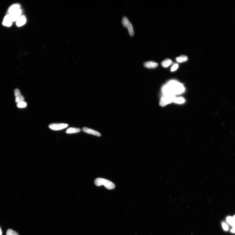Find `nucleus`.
I'll return each instance as SVG.
<instances>
[{"label":"nucleus","mask_w":235,"mask_h":235,"mask_svg":"<svg viewBox=\"0 0 235 235\" xmlns=\"http://www.w3.org/2000/svg\"><path fill=\"white\" fill-rule=\"evenodd\" d=\"M162 91L164 97H175L176 94H180L184 92L185 88L181 83L172 81L163 87Z\"/></svg>","instance_id":"1"},{"label":"nucleus","mask_w":235,"mask_h":235,"mask_svg":"<svg viewBox=\"0 0 235 235\" xmlns=\"http://www.w3.org/2000/svg\"><path fill=\"white\" fill-rule=\"evenodd\" d=\"M94 182L97 186L103 185L106 189L109 190L113 189L115 187V185L113 183L105 179L97 178L95 179Z\"/></svg>","instance_id":"2"},{"label":"nucleus","mask_w":235,"mask_h":235,"mask_svg":"<svg viewBox=\"0 0 235 235\" xmlns=\"http://www.w3.org/2000/svg\"><path fill=\"white\" fill-rule=\"evenodd\" d=\"M122 24L123 26L128 29L130 36L133 37L134 34L133 27L128 19L125 17H123L122 20Z\"/></svg>","instance_id":"3"},{"label":"nucleus","mask_w":235,"mask_h":235,"mask_svg":"<svg viewBox=\"0 0 235 235\" xmlns=\"http://www.w3.org/2000/svg\"><path fill=\"white\" fill-rule=\"evenodd\" d=\"M68 126L66 123H53L49 125V128L54 130H59L65 129Z\"/></svg>","instance_id":"4"},{"label":"nucleus","mask_w":235,"mask_h":235,"mask_svg":"<svg viewBox=\"0 0 235 235\" xmlns=\"http://www.w3.org/2000/svg\"><path fill=\"white\" fill-rule=\"evenodd\" d=\"M175 97H162L159 101V105L162 107L165 106L169 103H172Z\"/></svg>","instance_id":"5"},{"label":"nucleus","mask_w":235,"mask_h":235,"mask_svg":"<svg viewBox=\"0 0 235 235\" xmlns=\"http://www.w3.org/2000/svg\"><path fill=\"white\" fill-rule=\"evenodd\" d=\"M82 130L84 132L91 135H95L98 137H100L101 136V134L97 132V131L91 129L87 127H83Z\"/></svg>","instance_id":"6"},{"label":"nucleus","mask_w":235,"mask_h":235,"mask_svg":"<svg viewBox=\"0 0 235 235\" xmlns=\"http://www.w3.org/2000/svg\"><path fill=\"white\" fill-rule=\"evenodd\" d=\"M13 22L10 15L8 14L5 16L3 19V25L5 26L9 27L11 25Z\"/></svg>","instance_id":"7"},{"label":"nucleus","mask_w":235,"mask_h":235,"mask_svg":"<svg viewBox=\"0 0 235 235\" xmlns=\"http://www.w3.org/2000/svg\"><path fill=\"white\" fill-rule=\"evenodd\" d=\"M22 10L21 9L10 14L13 22L17 21L18 18L21 16Z\"/></svg>","instance_id":"8"},{"label":"nucleus","mask_w":235,"mask_h":235,"mask_svg":"<svg viewBox=\"0 0 235 235\" xmlns=\"http://www.w3.org/2000/svg\"><path fill=\"white\" fill-rule=\"evenodd\" d=\"M14 95L15 97V102L18 103L24 101V98L21 94L18 89H16L14 91Z\"/></svg>","instance_id":"9"},{"label":"nucleus","mask_w":235,"mask_h":235,"mask_svg":"<svg viewBox=\"0 0 235 235\" xmlns=\"http://www.w3.org/2000/svg\"><path fill=\"white\" fill-rule=\"evenodd\" d=\"M144 66L147 68L154 69L156 68L158 66V64L153 61H149L143 63Z\"/></svg>","instance_id":"10"},{"label":"nucleus","mask_w":235,"mask_h":235,"mask_svg":"<svg viewBox=\"0 0 235 235\" xmlns=\"http://www.w3.org/2000/svg\"><path fill=\"white\" fill-rule=\"evenodd\" d=\"M26 18L25 16L21 15L16 21L17 25L18 27L22 26L26 23Z\"/></svg>","instance_id":"11"},{"label":"nucleus","mask_w":235,"mask_h":235,"mask_svg":"<svg viewBox=\"0 0 235 235\" xmlns=\"http://www.w3.org/2000/svg\"><path fill=\"white\" fill-rule=\"evenodd\" d=\"M20 7H21V6L18 4H15L11 5L9 8L8 11L9 14H11L14 12L20 9Z\"/></svg>","instance_id":"12"},{"label":"nucleus","mask_w":235,"mask_h":235,"mask_svg":"<svg viewBox=\"0 0 235 235\" xmlns=\"http://www.w3.org/2000/svg\"><path fill=\"white\" fill-rule=\"evenodd\" d=\"M81 130L79 128H74V127H71L68 129L66 131L67 134H72L80 132Z\"/></svg>","instance_id":"13"},{"label":"nucleus","mask_w":235,"mask_h":235,"mask_svg":"<svg viewBox=\"0 0 235 235\" xmlns=\"http://www.w3.org/2000/svg\"><path fill=\"white\" fill-rule=\"evenodd\" d=\"M176 61L179 63H182L187 61L188 60V57L185 55H182L176 58Z\"/></svg>","instance_id":"14"},{"label":"nucleus","mask_w":235,"mask_h":235,"mask_svg":"<svg viewBox=\"0 0 235 235\" xmlns=\"http://www.w3.org/2000/svg\"><path fill=\"white\" fill-rule=\"evenodd\" d=\"M172 63V61L171 59H167L161 62V64L163 67L167 68Z\"/></svg>","instance_id":"15"},{"label":"nucleus","mask_w":235,"mask_h":235,"mask_svg":"<svg viewBox=\"0 0 235 235\" xmlns=\"http://www.w3.org/2000/svg\"><path fill=\"white\" fill-rule=\"evenodd\" d=\"M173 102L178 103H183L185 102V99L182 97H174L173 100Z\"/></svg>","instance_id":"16"},{"label":"nucleus","mask_w":235,"mask_h":235,"mask_svg":"<svg viewBox=\"0 0 235 235\" xmlns=\"http://www.w3.org/2000/svg\"><path fill=\"white\" fill-rule=\"evenodd\" d=\"M227 221L231 226L234 227H235L234 221L233 217L229 216L227 217L226 219Z\"/></svg>","instance_id":"17"},{"label":"nucleus","mask_w":235,"mask_h":235,"mask_svg":"<svg viewBox=\"0 0 235 235\" xmlns=\"http://www.w3.org/2000/svg\"><path fill=\"white\" fill-rule=\"evenodd\" d=\"M27 106V103L24 101L20 102L17 103V106L19 108H24Z\"/></svg>","instance_id":"18"},{"label":"nucleus","mask_w":235,"mask_h":235,"mask_svg":"<svg viewBox=\"0 0 235 235\" xmlns=\"http://www.w3.org/2000/svg\"><path fill=\"white\" fill-rule=\"evenodd\" d=\"M6 235H19L17 232L12 230L8 229L7 230Z\"/></svg>","instance_id":"19"},{"label":"nucleus","mask_w":235,"mask_h":235,"mask_svg":"<svg viewBox=\"0 0 235 235\" xmlns=\"http://www.w3.org/2000/svg\"><path fill=\"white\" fill-rule=\"evenodd\" d=\"M179 65L178 63H174L171 68V71H174L176 70L178 68Z\"/></svg>","instance_id":"20"},{"label":"nucleus","mask_w":235,"mask_h":235,"mask_svg":"<svg viewBox=\"0 0 235 235\" xmlns=\"http://www.w3.org/2000/svg\"><path fill=\"white\" fill-rule=\"evenodd\" d=\"M222 227L224 229L225 231H227L228 230V227L227 225L225 224V223H223L222 224Z\"/></svg>","instance_id":"21"},{"label":"nucleus","mask_w":235,"mask_h":235,"mask_svg":"<svg viewBox=\"0 0 235 235\" xmlns=\"http://www.w3.org/2000/svg\"><path fill=\"white\" fill-rule=\"evenodd\" d=\"M231 232L233 233H235V227H233V228L231 230Z\"/></svg>","instance_id":"22"},{"label":"nucleus","mask_w":235,"mask_h":235,"mask_svg":"<svg viewBox=\"0 0 235 235\" xmlns=\"http://www.w3.org/2000/svg\"><path fill=\"white\" fill-rule=\"evenodd\" d=\"M2 230L1 227H0V235H2Z\"/></svg>","instance_id":"23"},{"label":"nucleus","mask_w":235,"mask_h":235,"mask_svg":"<svg viewBox=\"0 0 235 235\" xmlns=\"http://www.w3.org/2000/svg\"><path fill=\"white\" fill-rule=\"evenodd\" d=\"M233 217V218H234V224H235V227H235V215H234Z\"/></svg>","instance_id":"24"}]
</instances>
